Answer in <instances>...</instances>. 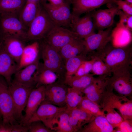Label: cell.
<instances>
[{"instance_id": "1", "label": "cell", "mask_w": 132, "mask_h": 132, "mask_svg": "<svg viewBox=\"0 0 132 132\" xmlns=\"http://www.w3.org/2000/svg\"><path fill=\"white\" fill-rule=\"evenodd\" d=\"M108 44L102 51L95 55L107 65L112 75L131 73L132 63L131 44H129L117 47Z\"/></svg>"}, {"instance_id": "2", "label": "cell", "mask_w": 132, "mask_h": 132, "mask_svg": "<svg viewBox=\"0 0 132 132\" xmlns=\"http://www.w3.org/2000/svg\"><path fill=\"white\" fill-rule=\"evenodd\" d=\"M113 90L108 84L99 106H106L116 109L124 120L132 121V100L127 97L117 95L113 92Z\"/></svg>"}, {"instance_id": "3", "label": "cell", "mask_w": 132, "mask_h": 132, "mask_svg": "<svg viewBox=\"0 0 132 132\" xmlns=\"http://www.w3.org/2000/svg\"><path fill=\"white\" fill-rule=\"evenodd\" d=\"M55 25L41 5L37 15L29 26L26 41L44 39Z\"/></svg>"}, {"instance_id": "4", "label": "cell", "mask_w": 132, "mask_h": 132, "mask_svg": "<svg viewBox=\"0 0 132 132\" xmlns=\"http://www.w3.org/2000/svg\"><path fill=\"white\" fill-rule=\"evenodd\" d=\"M8 90L13 101L15 118L20 123L23 117L22 111L25 108L33 88L14 80L8 86Z\"/></svg>"}, {"instance_id": "5", "label": "cell", "mask_w": 132, "mask_h": 132, "mask_svg": "<svg viewBox=\"0 0 132 132\" xmlns=\"http://www.w3.org/2000/svg\"><path fill=\"white\" fill-rule=\"evenodd\" d=\"M40 0L42 6L56 25L70 28L72 15L68 1L66 0L64 4L56 6L52 5L45 0Z\"/></svg>"}, {"instance_id": "6", "label": "cell", "mask_w": 132, "mask_h": 132, "mask_svg": "<svg viewBox=\"0 0 132 132\" xmlns=\"http://www.w3.org/2000/svg\"><path fill=\"white\" fill-rule=\"evenodd\" d=\"M43 66L55 73L58 76L66 75L65 65L58 52L45 41L40 44Z\"/></svg>"}, {"instance_id": "7", "label": "cell", "mask_w": 132, "mask_h": 132, "mask_svg": "<svg viewBox=\"0 0 132 132\" xmlns=\"http://www.w3.org/2000/svg\"><path fill=\"white\" fill-rule=\"evenodd\" d=\"M111 27L106 30H98L84 39L85 50L87 55L98 53L102 51L112 39Z\"/></svg>"}, {"instance_id": "8", "label": "cell", "mask_w": 132, "mask_h": 132, "mask_svg": "<svg viewBox=\"0 0 132 132\" xmlns=\"http://www.w3.org/2000/svg\"><path fill=\"white\" fill-rule=\"evenodd\" d=\"M27 30L19 17L0 14V31L3 34L16 37L25 41Z\"/></svg>"}, {"instance_id": "9", "label": "cell", "mask_w": 132, "mask_h": 132, "mask_svg": "<svg viewBox=\"0 0 132 132\" xmlns=\"http://www.w3.org/2000/svg\"><path fill=\"white\" fill-rule=\"evenodd\" d=\"M66 109V107H60L54 105L44 99L26 125L32 122L40 121L48 128L52 130V125L55 118L60 112Z\"/></svg>"}, {"instance_id": "10", "label": "cell", "mask_w": 132, "mask_h": 132, "mask_svg": "<svg viewBox=\"0 0 132 132\" xmlns=\"http://www.w3.org/2000/svg\"><path fill=\"white\" fill-rule=\"evenodd\" d=\"M7 85L0 76V112L2 120L6 123L18 124L15 117L13 103Z\"/></svg>"}, {"instance_id": "11", "label": "cell", "mask_w": 132, "mask_h": 132, "mask_svg": "<svg viewBox=\"0 0 132 132\" xmlns=\"http://www.w3.org/2000/svg\"><path fill=\"white\" fill-rule=\"evenodd\" d=\"M77 37L71 30L55 25L44 39V41L58 52L63 47Z\"/></svg>"}, {"instance_id": "12", "label": "cell", "mask_w": 132, "mask_h": 132, "mask_svg": "<svg viewBox=\"0 0 132 132\" xmlns=\"http://www.w3.org/2000/svg\"><path fill=\"white\" fill-rule=\"evenodd\" d=\"M109 6L108 9L91 12L95 29L104 30L113 25L114 17L117 15L119 9L115 4Z\"/></svg>"}, {"instance_id": "13", "label": "cell", "mask_w": 132, "mask_h": 132, "mask_svg": "<svg viewBox=\"0 0 132 132\" xmlns=\"http://www.w3.org/2000/svg\"><path fill=\"white\" fill-rule=\"evenodd\" d=\"M45 87L41 86L32 89L25 108V114L20 124L26 125L41 103L44 100Z\"/></svg>"}, {"instance_id": "14", "label": "cell", "mask_w": 132, "mask_h": 132, "mask_svg": "<svg viewBox=\"0 0 132 132\" xmlns=\"http://www.w3.org/2000/svg\"><path fill=\"white\" fill-rule=\"evenodd\" d=\"M68 88L64 84L55 82L46 86L45 99L57 106L66 107V99Z\"/></svg>"}, {"instance_id": "15", "label": "cell", "mask_w": 132, "mask_h": 132, "mask_svg": "<svg viewBox=\"0 0 132 132\" xmlns=\"http://www.w3.org/2000/svg\"><path fill=\"white\" fill-rule=\"evenodd\" d=\"M70 28L78 37L83 39L95 33L91 12L82 17H72Z\"/></svg>"}, {"instance_id": "16", "label": "cell", "mask_w": 132, "mask_h": 132, "mask_svg": "<svg viewBox=\"0 0 132 132\" xmlns=\"http://www.w3.org/2000/svg\"><path fill=\"white\" fill-rule=\"evenodd\" d=\"M72 5V17H79L82 14L94 10L105 4H114L115 0H66Z\"/></svg>"}, {"instance_id": "17", "label": "cell", "mask_w": 132, "mask_h": 132, "mask_svg": "<svg viewBox=\"0 0 132 132\" xmlns=\"http://www.w3.org/2000/svg\"><path fill=\"white\" fill-rule=\"evenodd\" d=\"M108 85L119 95L130 97L132 93L131 73L112 75L108 79Z\"/></svg>"}, {"instance_id": "18", "label": "cell", "mask_w": 132, "mask_h": 132, "mask_svg": "<svg viewBox=\"0 0 132 132\" xmlns=\"http://www.w3.org/2000/svg\"><path fill=\"white\" fill-rule=\"evenodd\" d=\"M108 76L103 75L95 77L92 83L82 91L85 97L99 106L102 96L108 84L109 78Z\"/></svg>"}, {"instance_id": "19", "label": "cell", "mask_w": 132, "mask_h": 132, "mask_svg": "<svg viewBox=\"0 0 132 132\" xmlns=\"http://www.w3.org/2000/svg\"><path fill=\"white\" fill-rule=\"evenodd\" d=\"M39 57L33 63L17 71L14 74V80L29 87H36V78L40 63Z\"/></svg>"}, {"instance_id": "20", "label": "cell", "mask_w": 132, "mask_h": 132, "mask_svg": "<svg viewBox=\"0 0 132 132\" xmlns=\"http://www.w3.org/2000/svg\"><path fill=\"white\" fill-rule=\"evenodd\" d=\"M25 41L16 37L3 34L1 45L18 65L25 46Z\"/></svg>"}, {"instance_id": "21", "label": "cell", "mask_w": 132, "mask_h": 132, "mask_svg": "<svg viewBox=\"0 0 132 132\" xmlns=\"http://www.w3.org/2000/svg\"><path fill=\"white\" fill-rule=\"evenodd\" d=\"M18 65L5 51L0 47V75L5 78L8 85L11 83L12 76L17 71Z\"/></svg>"}, {"instance_id": "22", "label": "cell", "mask_w": 132, "mask_h": 132, "mask_svg": "<svg viewBox=\"0 0 132 132\" xmlns=\"http://www.w3.org/2000/svg\"><path fill=\"white\" fill-rule=\"evenodd\" d=\"M41 6L40 0H27L19 18L27 29L37 15Z\"/></svg>"}, {"instance_id": "23", "label": "cell", "mask_w": 132, "mask_h": 132, "mask_svg": "<svg viewBox=\"0 0 132 132\" xmlns=\"http://www.w3.org/2000/svg\"><path fill=\"white\" fill-rule=\"evenodd\" d=\"M40 49V44L37 41L25 46L18 65L17 71L35 62L39 57Z\"/></svg>"}, {"instance_id": "24", "label": "cell", "mask_w": 132, "mask_h": 132, "mask_svg": "<svg viewBox=\"0 0 132 132\" xmlns=\"http://www.w3.org/2000/svg\"><path fill=\"white\" fill-rule=\"evenodd\" d=\"M69 110V122L75 132H78L95 117L77 107Z\"/></svg>"}, {"instance_id": "25", "label": "cell", "mask_w": 132, "mask_h": 132, "mask_svg": "<svg viewBox=\"0 0 132 132\" xmlns=\"http://www.w3.org/2000/svg\"><path fill=\"white\" fill-rule=\"evenodd\" d=\"M85 50L84 39L77 37L63 47L58 52L65 60L82 53Z\"/></svg>"}, {"instance_id": "26", "label": "cell", "mask_w": 132, "mask_h": 132, "mask_svg": "<svg viewBox=\"0 0 132 132\" xmlns=\"http://www.w3.org/2000/svg\"><path fill=\"white\" fill-rule=\"evenodd\" d=\"M78 132H115L114 128L105 117L99 116L95 117L91 121L83 126Z\"/></svg>"}, {"instance_id": "27", "label": "cell", "mask_w": 132, "mask_h": 132, "mask_svg": "<svg viewBox=\"0 0 132 132\" xmlns=\"http://www.w3.org/2000/svg\"><path fill=\"white\" fill-rule=\"evenodd\" d=\"M27 0H0V14L19 17Z\"/></svg>"}, {"instance_id": "28", "label": "cell", "mask_w": 132, "mask_h": 132, "mask_svg": "<svg viewBox=\"0 0 132 132\" xmlns=\"http://www.w3.org/2000/svg\"><path fill=\"white\" fill-rule=\"evenodd\" d=\"M69 113L66 109L60 112L53 122L52 130L57 132H75L69 122Z\"/></svg>"}, {"instance_id": "29", "label": "cell", "mask_w": 132, "mask_h": 132, "mask_svg": "<svg viewBox=\"0 0 132 132\" xmlns=\"http://www.w3.org/2000/svg\"><path fill=\"white\" fill-rule=\"evenodd\" d=\"M90 73L80 76H65L64 83L83 91L93 82L95 78Z\"/></svg>"}, {"instance_id": "30", "label": "cell", "mask_w": 132, "mask_h": 132, "mask_svg": "<svg viewBox=\"0 0 132 132\" xmlns=\"http://www.w3.org/2000/svg\"><path fill=\"white\" fill-rule=\"evenodd\" d=\"M58 76L51 70L44 67L40 63L38 73L36 78V87L41 86H46L55 82Z\"/></svg>"}, {"instance_id": "31", "label": "cell", "mask_w": 132, "mask_h": 132, "mask_svg": "<svg viewBox=\"0 0 132 132\" xmlns=\"http://www.w3.org/2000/svg\"><path fill=\"white\" fill-rule=\"evenodd\" d=\"M83 94L80 89L68 88L66 99V109L70 110L77 108L84 97Z\"/></svg>"}, {"instance_id": "32", "label": "cell", "mask_w": 132, "mask_h": 132, "mask_svg": "<svg viewBox=\"0 0 132 132\" xmlns=\"http://www.w3.org/2000/svg\"><path fill=\"white\" fill-rule=\"evenodd\" d=\"M88 60L87 55L82 53L65 60V76H73L76 72L82 63Z\"/></svg>"}, {"instance_id": "33", "label": "cell", "mask_w": 132, "mask_h": 132, "mask_svg": "<svg viewBox=\"0 0 132 132\" xmlns=\"http://www.w3.org/2000/svg\"><path fill=\"white\" fill-rule=\"evenodd\" d=\"M77 108L95 117L99 116L105 117V113L100 109L99 106L85 96Z\"/></svg>"}, {"instance_id": "34", "label": "cell", "mask_w": 132, "mask_h": 132, "mask_svg": "<svg viewBox=\"0 0 132 132\" xmlns=\"http://www.w3.org/2000/svg\"><path fill=\"white\" fill-rule=\"evenodd\" d=\"M90 57L93 59L91 71L93 75H106L110 76L111 74L110 71L104 61L97 55L93 54Z\"/></svg>"}, {"instance_id": "35", "label": "cell", "mask_w": 132, "mask_h": 132, "mask_svg": "<svg viewBox=\"0 0 132 132\" xmlns=\"http://www.w3.org/2000/svg\"><path fill=\"white\" fill-rule=\"evenodd\" d=\"M101 107L102 111L106 112L105 117L109 123L114 128L118 127L124 120L120 114L110 107L103 106Z\"/></svg>"}, {"instance_id": "36", "label": "cell", "mask_w": 132, "mask_h": 132, "mask_svg": "<svg viewBox=\"0 0 132 132\" xmlns=\"http://www.w3.org/2000/svg\"><path fill=\"white\" fill-rule=\"evenodd\" d=\"M28 125L18 123L11 124L4 122L0 120V132H28Z\"/></svg>"}, {"instance_id": "37", "label": "cell", "mask_w": 132, "mask_h": 132, "mask_svg": "<svg viewBox=\"0 0 132 132\" xmlns=\"http://www.w3.org/2000/svg\"><path fill=\"white\" fill-rule=\"evenodd\" d=\"M29 132H53L55 131L48 128L41 121H36L27 125Z\"/></svg>"}, {"instance_id": "38", "label": "cell", "mask_w": 132, "mask_h": 132, "mask_svg": "<svg viewBox=\"0 0 132 132\" xmlns=\"http://www.w3.org/2000/svg\"><path fill=\"white\" fill-rule=\"evenodd\" d=\"M117 15L119 17V22L130 31L132 30V15L127 14L119 9Z\"/></svg>"}, {"instance_id": "39", "label": "cell", "mask_w": 132, "mask_h": 132, "mask_svg": "<svg viewBox=\"0 0 132 132\" xmlns=\"http://www.w3.org/2000/svg\"><path fill=\"white\" fill-rule=\"evenodd\" d=\"M114 4L119 9L127 14L132 15V4L122 0H115Z\"/></svg>"}, {"instance_id": "40", "label": "cell", "mask_w": 132, "mask_h": 132, "mask_svg": "<svg viewBox=\"0 0 132 132\" xmlns=\"http://www.w3.org/2000/svg\"><path fill=\"white\" fill-rule=\"evenodd\" d=\"M117 128L115 132H132V121L123 120Z\"/></svg>"}, {"instance_id": "41", "label": "cell", "mask_w": 132, "mask_h": 132, "mask_svg": "<svg viewBox=\"0 0 132 132\" xmlns=\"http://www.w3.org/2000/svg\"><path fill=\"white\" fill-rule=\"evenodd\" d=\"M48 1L49 3L52 5L59 6L64 4L65 2L64 0H45Z\"/></svg>"}, {"instance_id": "42", "label": "cell", "mask_w": 132, "mask_h": 132, "mask_svg": "<svg viewBox=\"0 0 132 132\" xmlns=\"http://www.w3.org/2000/svg\"><path fill=\"white\" fill-rule=\"evenodd\" d=\"M3 34L0 31V47L2 42Z\"/></svg>"}, {"instance_id": "43", "label": "cell", "mask_w": 132, "mask_h": 132, "mask_svg": "<svg viewBox=\"0 0 132 132\" xmlns=\"http://www.w3.org/2000/svg\"><path fill=\"white\" fill-rule=\"evenodd\" d=\"M126 1L128 3H130L132 4V0H122Z\"/></svg>"}, {"instance_id": "44", "label": "cell", "mask_w": 132, "mask_h": 132, "mask_svg": "<svg viewBox=\"0 0 132 132\" xmlns=\"http://www.w3.org/2000/svg\"><path fill=\"white\" fill-rule=\"evenodd\" d=\"M2 120V116L0 112V120Z\"/></svg>"}]
</instances>
